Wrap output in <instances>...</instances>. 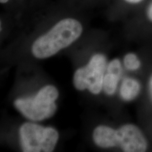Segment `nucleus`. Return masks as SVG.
Instances as JSON below:
<instances>
[{
  "instance_id": "nucleus-1",
  "label": "nucleus",
  "mask_w": 152,
  "mask_h": 152,
  "mask_svg": "<svg viewBox=\"0 0 152 152\" xmlns=\"http://www.w3.org/2000/svg\"><path fill=\"white\" fill-rule=\"evenodd\" d=\"M83 27L73 18H66L39 37L32 46V52L37 58H48L61 49L71 45L80 36Z\"/></svg>"
},
{
  "instance_id": "nucleus-2",
  "label": "nucleus",
  "mask_w": 152,
  "mask_h": 152,
  "mask_svg": "<svg viewBox=\"0 0 152 152\" xmlns=\"http://www.w3.org/2000/svg\"><path fill=\"white\" fill-rule=\"evenodd\" d=\"M58 96L57 89L52 85L42 87L33 98L15 101L14 106L25 117L32 121H42L54 115L56 110L55 101Z\"/></svg>"
},
{
  "instance_id": "nucleus-3",
  "label": "nucleus",
  "mask_w": 152,
  "mask_h": 152,
  "mask_svg": "<svg viewBox=\"0 0 152 152\" xmlns=\"http://www.w3.org/2000/svg\"><path fill=\"white\" fill-rule=\"evenodd\" d=\"M19 133L25 152H51L58 140V133L55 129L32 123L22 125Z\"/></svg>"
},
{
  "instance_id": "nucleus-4",
  "label": "nucleus",
  "mask_w": 152,
  "mask_h": 152,
  "mask_svg": "<svg viewBox=\"0 0 152 152\" xmlns=\"http://www.w3.org/2000/svg\"><path fill=\"white\" fill-rule=\"evenodd\" d=\"M106 58L102 54L92 56L88 64L77 69L74 74L73 84L78 90L88 89L92 94H97L103 89Z\"/></svg>"
},
{
  "instance_id": "nucleus-5",
  "label": "nucleus",
  "mask_w": 152,
  "mask_h": 152,
  "mask_svg": "<svg viewBox=\"0 0 152 152\" xmlns=\"http://www.w3.org/2000/svg\"><path fill=\"white\" fill-rule=\"evenodd\" d=\"M117 145L126 152H142L147 149V141L141 131L133 125H125L116 130Z\"/></svg>"
},
{
  "instance_id": "nucleus-6",
  "label": "nucleus",
  "mask_w": 152,
  "mask_h": 152,
  "mask_svg": "<svg viewBox=\"0 0 152 152\" xmlns=\"http://www.w3.org/2000/svg\"><path fill=\"white\" fill-rule=\"evenodd\" d=\"M95 144L102 148L116 147V130L107 126H99L93 133Z\"/></svg>"
},
{
  "instance_id": "nucleus-7",
  "label": "nucleus",
  "mask_w": 152,
  "mask_h": 152,
  "mask_svg": "<svg viewBox=\"0 0 152 152\" xmlns=\"http://www.w3.org/2000/svg\"><path fill=\"white\" fill-rule=\"evenodd\" d=\"M140 90V85L137 81L132 78L123 80L121 85L120 94L125 101H130L137 96Z\"/></svg>"
},
{
  "instance_id": "nucleus-8",
  "label": "nucleus",
  "mask_w": 152,
  "mask_h": 152,
  "mask_svg": "<svg viewBox=\"0 0 152 152\" xmlns=\"http://www.w3.org/2000/svg\"><path fill=\"white\" fill-rule=\"evenodd\" d=\"M120 77L114 74L107 73L104 75L103 82V89L106 94L112 95L116 90Z\"/></svg>"
},
{
  "instance_id": "nucleus-9",
  "label": "nucleus",
  "mask_w": 152,
  "mask_h": 152,
  "mask_svg": "<svg viewBox=\"0 0 152 152\" xmlns=\"http://www.w3.org/2000/svg\"><path fill=\"white\" fill-rule=\"evenodd\" d=\"M124 65L127 69L135 71L140 66V62L134 54H128L124 58Z\"/></svg>"
},
{
  "instance_id": "nucleus-10",
  "label": "nucleus",
  "mask_w": 152,
  "mask_h": 152,
  "mask_svg": "<svg viewBox=\"0 0 152 152\" xmlns=\"http://www.w3.org/2000/svg\"><path fill=\"white\" fill-rule=\"evenodd\" d=\"M107 73L114 74V75L121 77L122 73L121 62L118 59H114L107 66Z\"/></svg>"
},
{
  "instance_id": "nucleus-11",
  "label": "nucleus",
  "mask_w": 152,
  "mask_h": 152,
  "mask_svg": "<svg viewBox=\"0 0 152 152\" xmlns=\"http://www.w3.org/2000/svg\"><path fill=\"white\" fill-rule=\"evenodd\" d=\"M147 14H148V17H149V18L152 21V3L151 4V5L149 6V9H148Z\"/></svg>"
},
{
  "instance_id": "nucleus-12",
  "label": "nucleus",
  "mask_w": 152,
  "mask_h": 152,
  "mask_svg": "<svg viewBox=\"0 0 152 152\" xmlns=\"http://www.w3.org/2000/svg\"><path fill=\"white\" fill-rule=\"evenodd\" d=\"M149 92H150V95H151V97L152 99V76L150 79L149 81Z\"/></svg>"
},
{
  "instance_id": "nucleus-13",
  "label": "nucleus",
  "mask_w": 152,
  "mask_h": 152,
  "mask_svg": "<svg viewBox=\"0 0 152 152\" xmlns=\"http://www.w3.org/2000/svg\"><path fill=\"white\" fill-rule=\"evenodd\" d=\"M125 1L130 3H138L140 1H141L142 0H125Z\"/></svg>"
},
{
  "instance_id": "nucleus-14",
  "label": "nucleus",
  "mask_w": 152,
  "mask_h": 152,
  "mask_svg": "<svg viewBox=\"0 0 152 152\" xmlns=\"http://www.w3.org/2000/svg\"><path fill=\"white\" fill-rule=\"evenodd\" d=\"M9 0H0V3H7Z\"/></svg>"
},
{
  "instance_id": "nucleus-15",
  "label": "nucleus",
  "mask_w": 152,
  "mask_h": 152,
  "mask_svg": "<svg viewBox=\"0 0 152 152\" xmlns=\"http://www.w3.org/2000/svg\"><path fill=\"white\" fill-rule=\"evenodd\" d=\"M1 20H0V32H1Z\"/></svg>"
}]
</instances>
